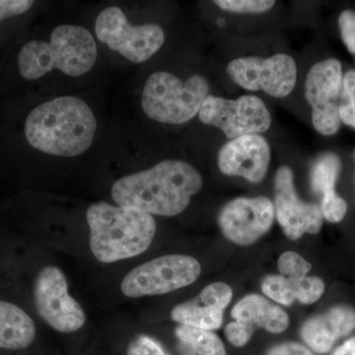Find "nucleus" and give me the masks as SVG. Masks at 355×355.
Returning a JSON list of instances; mask_svg holds the SVG:
<instances>
[{
    "mask_svg": "<svg viewBox=\"0 0 355 355\" xmlns=\"http://www.w3.org/2000/svg\"><path fill=\"white\" fill-rule=\"evenodd\" d=\"M202 175L182 160H165L150 169L121 178L112 188V198L121 207L150 216H175L202 190Z\"/></svg>",
    "mask_w": 355,
    "mask_h": 355,
    "instance_id": "f257e3e1",
    "label": "nucleus"
},
{
    "mask_svg": "<svg viewBox=\"0 0 355 355\" xmlns=\"http://www.w3.org/2000/svg\"><path fill=\"white\" fill-rule=\"evenodd\" d=\"M97 121L80 98L65 96L33 109L25 123L30 146L41 153L74 157L88 150L94 140Z\"/></svg>",
    "mask_w": 355,
    "mask_h": 355,
    "instance_id": "f03ea898",
    "label": "nucleus"
},
{
    "mask_svg": "<svg viewBox=\"0 0 355 355\" xmlns=\"http://www.w3.org/2000/svg\"><path fill=\"white\" fill-rule=\"evenodd\" d=\"M90 228V248L98 261L114 263L146 252L154 239L153 216L132 207L93 203L86 211Z\"/></svg>",
    "mask_w": 355,
    "mask_h": 355,
    "instance_id": "7ed1b4c3",
    "label": "nucleus"
},
{
    "mask_svg": "<svg viewBox=\"0 0 355 355\" xmlns=\"http://www.w3.org/2000/svg\"><path fill=\"white\" fill-rule=\"evenodd\" d=\"M97 44L92 34L76 25H60L53 30L49 43L31 41L18 55V69L27 80H36L53 70L69 76H81L94 67Z\"/></svg>",
    "mask_w": 355,
    "mask_h": 355,
    "instance_id": "20e7f679",
    "label": "nucleus"
},
{
    "mask_svg": "<svg viewBox=\"0 0 355 355\" xmlns=\"http://www.w3.org/2000/svg\"><path fill=\"white\" fill-rule=\"evenodd\" d=\"M207 96L209 84L200 74L182 81L169 72L158 71L147 78L141 106L154 121L181 125L197 116Z\"/></svg>",
    "mask_w": 355,
    "mask_h": 355,
    "instance_id": "39448f33",
    "label": "nucleus"
},
{
    "mask_svg": "<svg viewBox=\"0 0 355 355\" xmlns=\"http://www.w3.org/2000/svg\"><path fill=\"white\" fill-rule=\"evenodd\" d=\"M202 266L195 258L169 254L142 263L123 277L121 291L127 297L161 295L193 284Z\"/></svg>",
    "mask_w": 355,
    "mask_h": 355,
    "instance_id": "423d86ee",
    "label": "nucleus"
},
{
    "mask_svg": "<svg viewBox=\"0 0 355 355\" xmlns=\"http://www.w3.org/2000/svg\"><path fill=\"white\" fill-rule=\"evenodd\" d=\"M95 33L100 42L135 64L146 62L165 41L160 26L132 25L118 6L107 7L100 12L95 22Z\"/></svg>",
    "mask_w": 355,
    "mask_h": 355,
    "instance_id": "0eeeda50",
    "label": "nucleus"
},
{
    "mask_svg": "<svg viewBox=\"0 0 355 355\" xmlns=\"http://www.w3.org/2000/svg\"><path fill=\"white\" fill-rule=\"evenodd\" d=\"M205 125L220 128L228 139L260 135L272 125V116L260 98L246 95L236 100L207 96L198 112Z\"/></svg>",
    "mask_w": 355,
    "mask_h": 355,
    "instance_id": "6e6552de",
    "label": "nucleus"
},
{
    "mask_svg": "<svg viewBox=\"0 0 355 355\" xmlns=\"http://www.w3.org/2000/svg\"><path fill=\"white\" fill-rule=\"evenodd\" d=\"M34 300L40 317L53 330L73 333L85 324L84 311L69 295L67 280L57 266H46L39 272L35 282Z\"/></svg>",
    "mask_w": 355,
    "mask_h": 355,
    "instance_id": "1a4fd4ad",
    "label": "nucleus"
},
{
    "mask_svg": "<svg viewBox=\"0 0 355 355\" xmlns=\"http://www.w3.org/2000/svg\"><path fill=\"white\" fill-rule=\"evenodd\" d=\"M227 73L242 88L265 91L275 98L291 94L297 80L295 60L286 53H277L268 58H237L228 64Z\"/></svg>",
    "mask_w": 355,
    "mask_h": 355,
    "instance_id": "9d476101",
    "label": "nucleus"
},
{
    "mask_svg": "<svg viewBox=\"0 0 355 355\" xmlns=\"http://www.w3.org/2000/svg\"><path fill=\"white\" fill-rule=\"evenodd\" d=\"M343 79L342 64L336 58L317 62L306 77L305 96L312 107L313 127L324 137L336 135L340 128L338 103Z\"/></svg>",
    "mask_w": 355,
    "mask_h": 355,
    "instance_id": "9b49d317",
    "label": "nucleus"
},
{
    "mask_svg": "<svg viewBox=\"0 0 355 355\" xmlns=\"http://www.w3.org/2000/svg\"><path fill=\"white\" fill-rule=\"evenodd\" d=\"M275 216V205L270 198H237L222 207L218 224L231 242L249 246L268 232Z\"/></svg>",
    "mask_w": 355,
    "mask_h": 355,
    "instance_id": "f8f14e48",
    "label": "nucleus"
},
{
    "mask_svg": "<svg viewBox=\"0 0 355 355\" xmlns=\"http://www.w3.org/2000/svg\"><path fill=\"white\" fill-rule=\"evenodd\" d=\"M275 210L279 225L291 240L300 239L305 233L318 234L323 226L321 207L299 198L293 173L287 166L280 167L275 175Z\"/></svg>",
    "mask_w": 355,
    "mask_h": 355,
    "instance_id": "ddd939ff",
    "label": "nucleus"
},
{
    "mask_svg": "<svg viewBox=\"0 0 355 355\" xmlns=\"http://www.w3.org/2000/svg\"><path fill=\"white\" fill-rule=\"evenodd\" d=\"M270 161V146L260 135L229 140L218 153V167L223 174L242 177L254 184L263 181Z\"/></svg>",
    "mask_w": 355,
    "mask_h": 355,
    "instance_id": "4468645a",
    "label": "nucleus"
},
{
    "mask_svg": "<svg viewBox=\"0 0 355 355\" xmlns=\"http://www.w3.org/2000/svg\"><path fill=\"white\" fill-rule=\"evenodd\" d=\"M233 291L224 282H214L202 289L200 295L176 306L171 313L172 319L184 326L218 330L223 320V311L231 302Z\"/></svg>",
    "mask_w": 355,
    "mask_h": 355,
    "instance_id": "2eb2a0df",
    "label": "nucleus"
},
{
    "mask_svg": "<svg viewBox=\"0 0 355 355\" xmlns=\"http://www.w3.org/2000/svg\"><path fill=\"white\" fill-rule=\"evenodd\" d=\"M355 330V310L349 306L338 305L307 320L300 336L306 347L316 354L331 352L340 338Z\"/></svg>",
    "mask_w": 355,
    "mask_h": 355,
    "instance_id": "dca6fc26",
    "label": "nucleus"
},
{
    "mask_svg": "<svg viewBox=\"0 0 355 355\" xmlns=\"http://www.w3.org/2000/svg\"><path fill=\"white\" fill-rule=\"evenodd\" d=\"M323 280L318 277H286L268 275L263 280L261 291L279 304L289 306L295 300L309 305L317 302L324 292Z\"/></svg>",
    "mask_w": 355,
    "mask_h": 355,
    "instance_id": "f3484780",
    "label": "nucleus"
},
{
    "mask_svg": "<svg viewBox=\"0 0 355 355\" xmlns=\"http://www.w3.org/2000/svg\"><path fill=\"white\" fill-rule=\"evenodd\" d=\"M231 316L235 321L250 324L254 329L260 327L272 334L284 333L289 326L286 311L258 294L242 298L233 307Z\"/></svg>",
    "mask_w": 355,
    "mask_h": 355,
    "instance_id": "a211bd4d",
    "label": "nucleus"
},
{
    "mask_svg": "<svg viewBox=\"0 0 355 355\" xmlns=\"http://www.w3.org/2000/svg\"><path fill=\"white\" fill-rule=\"evenodd\" d=\"M35 336L36 326L31 317L18 306L0 300V349H24Z\"/></svg>",
    "mask_w": 355,
    "mask_h": 355,
    "instance_id": "6ab92c4d",
    "label": "nucleus"
},
{
    "mask_svg": "<svg viewBox=\"0 0 355 355\" xmlns=\"http://www.w3.org/2000/svg\"><path fill=\"white\" fill-rule=\"evenodd\" d=\"M175 335L181 355H227L223 342L212 331L181 324Z\"/></svg>",
    "mask_w": 355,
    "mask_h": 355,
    "instance_id": "aec40b11",
    "label": "nucleus"
},
{
    "mask_svg": "<svg viewBox=\"0 0 355 355\" xmlns=\"http://www.w3.org/2000/svg\"><path fill=\"white\" fill-rule=\"evenodd\" d=\"M342 170V161L335 153L322 154L311 173V186L322 198L336 193V183Z\"/></svg>",
    "mask_w": 355,
    "mask_h": 355,
    "instance_id": "412c9836",
    "label": "nucleus"
},
{
    "mask_svg": "<svg viewBox=\"0 0 355 355\" xmlns=\"http://www.w3.org/2000/svg\"><path fill=\"white\" fill-rule=\"evenodd\" d=\"M338 114L340 123L355 130V69L349 70L343 76Z\"/></svg>",
    "mask_w": 355,
    "mask_h": 355,
    "instance_id": "4be33fe9",
    "label": "nucleus"
},
{
    "mask_svg": "<svg viewBox=\"0 0 355 355\" xmlns=\"http://www.w3.org/2000/svg\"><path fill=\"white\" fill-rule=\"evenodd\" d=\"M277 266L282 275L286 277H307L308 273L312 270V265L309 261H306L301 254L292 251L282 254Z\"/></svg>",
    "mask_w": 355,
    "mask_h": 355,
    "instance_id": "5701e85b",
    "label": "nucleus"
},
{
    "mask_svg": "<svg viewBox=\"0 0 355 355\" xmlns=\"http://www.w3.org/2000/svg\"><path fill=\"white\" fill-rule=\"evenodd\" d=\"M221 9L233 13H263L275 6L273 0H216Z\"/></svg>",
    "mask_w": 355,
    "mask_h": 355,
    "instance_id": "b1692460",
    "label": "nucleus"
},
{
    "mask_svg": "<svg viewBox=\"0 0 355 355\" xmlns=\"http://www.w3.org/2000/svg\"><path fill=\"white\" fill-rule=\"evenodd\" d=\"M321 211L327 221L340 223L347 216V205L338 193H331L322 198Z\"/></svg>",
    "mask_w": 355,
    "mask_h": 355,
    "instance_id": "393cba45",
    "label": "nucleus"
},
{
    "mask_svg": "<svg viewBox=\"0 0 355 355\" xmlns=\"http://www.w3.org/2000/svg\"><path fill=\"white\" fill-rule=\"evenodd\" d=\"M254 329L250 324L242 323V322H231L226 326V338L231 345L236 347H243L251 340Z\"/></svg>",
    "mask_w": 355,
    "mask_h": 355,
    "instance_id": "a878e982",
    "label": "nucleus"
},
{
    "mask_svg": "<svg viewBox=\"0 0 355 355\" xmlns=\"http://www.w3.org/2000/svg\"><path fill=\"white\" fill-rule=\"evenodd\" d=\"M127 355H168L162 345L154 338L139 336L132 340L128 347Z\"/></svg>",
    "mask_w": 355,
    "mask_h": 355,
    "instance_id": "bb28decb",
    "label": "nucleus"
},
{
    "mask_svg": "<svg viewBox=\"0 0 355 355\" xmlns=\"http://www.w3.org/2000/svg\"><path fill=\"white\" fill-rule=\"evenodd\" d=\"M338 27L343 44L350 53H355V11H343L338 17Z\"/></svg>",
    "mask_w": 355,
    "mask_h": 355,
    "instance_id": "cd10ccee",
    "label": "nucleus"
},
{
    "mask_svg": "<svg viewBox=\"0 0 355 355\" xmlns=\"http://www.w3.org/2000/svg\"><path fill=\"white\" fill-rule=\"evenodd\" d=\"M34 4L31 0H0V22L6 18L21 15Z\"/></svg>",
    "mask_w": 355,
    "mask_h": 355,
    "instance_id": "c85d7f7f",
    "label": "nucleus"
},
{
    "mask_svg": "<svg viewBox=\"0 0 355 355\" xmlns=\"http://www.w3.org/2000/svg\"><path fill=\"white\" fill-rule=\"evenodd\" d=\"M265 355H317L312 350L308 349L301 343L288 342L282 343L279 345L270 347Z\"/></svg>",
    "mask_w": 355,
    "mask_h": 355,
    "instance_id": "c756f323",
    "label": "nucleus"
},
{
    "mask_svg": "<svg viewBox=\"0 0 355 355\" xmlns=\"http://www.w3.org/2000/svg\"><path fill=\"white\" fill-rule=\"evenodd\" d=\"M331 355H355V336L343 343L334 350Z\"/></svg>",
    "mask_w": 355,
    "mask_h": 355,
    "instance_id": "7c9ffc66",
    "label": "nucleus"
},
{
    "mask_svg": "<svg viewBox=\"0 0 355 355\" xmlns=\"http://www.w3.org/2000/svg\"><path fill=\"white\" fill-rule=\"evenodd\" d=\"M354 161H355V153H354Z\"/></svg>",
    "mask_w": 355,
    "mask_h": 355,
    "instance_id": "2f4dec72",
    "label": "nucleus"
}]
</instances>
